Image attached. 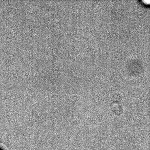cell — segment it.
Listing matches in <instances>:
<instances>
[{"mask_svg": "<svg viewBox=\"0 0 150 150\" xmlns=\"http://www.w3.org/2000/svg\"><path fill=\"white\" fill-rule=\"evenodd\" d=\"M0 150H2V149L0 148Z\"/></svg>", "mask_w": 150, "mask_h": 150, "instance_id": "obj_1", "label": "cell"}]
</instances>
